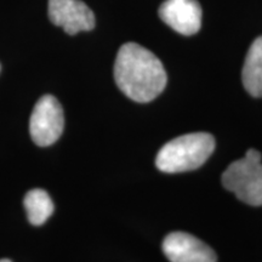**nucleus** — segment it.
<instances>
[{"label": "nucleus", "mask_w": 262, "mask_h": 262, "mask_svg": "<svg viewBox=\"0 0 262 262\" xmlns=\"http://www.w3.org/2000/svg\"><path fill=\"white\" fill-rule=\"evenodd\" d=\"M114 79L124 95L146 103L162 94L168 78L163 63L153 52L136 42H126L118 51Z\"/></svg>", "instance_id": "obj_1"}, {"label": "nucleus", "mask_w": 262, "mask_h": 262, "mask_svg": "<svg viewBox=\"0 0 262 262\" xmlns=\"http://www.w3.org/2000/svg\"><path fill=\"white\" fill-rule=\"evenodd\" d=\"M215 149V139L208 133H193L176 137L162 147L156 165L160 171L175 173L202 166Z\"/></svg>", "instance_id": "obj_2"}, {"label": "nucleus", "mask_w": 262, "mask_h": 262, "mask_svg": "<svg viewBox=\"0 0 262 262\" xmlns=\"http://www.w3.org/2000/svg\"><path fill=\"white\" fill-rule=\"evenodd\" d=\"M64 126L63 110L56 97L44 95L35 103L29 119V133L35 145L50 146L60 139Z\"/></svg>", "instance_id": "obj_3"}, {"label": "nucleus", "mask_w": 262, "mask_h": 262, "mask_svg": "<svg viewBox=\"0 0 262 262\" xmlns=\"http://www.w3.org/2000/svg\"><path fill=\"white\" fill-rule=\"evenodd\" d=\"M49 18L70 35L91 31L95 27V15L81 0H49Z\"/></svg>", "instance_id": "obj_4"}, {"label": "nucleus", "mask_w": 262, "mask_h": 262, "mask_svg": "<svg viewBox=\"0 0 262 262\" xmlns=\"http://www.w3.org/2000/svg\"><path fill=\"white\" fill-rule=\"evenodd\" d=\"M163 251L170 262H216L215 251L185 232H173L163 242Z\"/></svg>", "instance_id": "obj_5"}, {"label": "nucleus", "mask_w": 262, "mask_h": 262, "mask_svg": "<svg viewBox=\"0 0 262 262\" xmlns=\"http://www.w3.org/2000/svg\"><path fill=\"white\" fill-rule=\"evenodd\" d=\"M158 12L166 25L182 35H193L201 29L202 6L196 0H165Z\"/></svg>", "instance_id": "obj_6"}, {"label": "nucleus", "mask_w": 262, "mask_h": 262, "mask_svg": "<svg viewBox=\"0 0 262 262\" xmlns=\"http://www.w3.org/2000/svg\"><path fill=\"white\" fill-rule=\"evenodd\" d=\"M261 153L249 149L244 158L235 160L222 173V185L229 192L237 193L253 180L262 176Z\"/></svg>", "instance_id": "obj_7"}, {"label": "nucleus", "mask_w": 262, "mask_h": 262, "mask_svg": "<svg viewBox=\"0 0 262 262\" xmlns=\"http://www.w3.org/2000/svg\"><path fill=\"white\" fill-rule=\"evenodd\" d=\"M242 79L251 96L262 97V37L254 40L245 57Z\"/></svg>", "instance_id": "obj_8"}, {"label": "nucleus", "mask_w": 262, "mask_h": 262, "mask_svg": "<svg viewBox=\"0 0 262 262\" xmlns=\"http://www.w3.org/2000/svg\"><path fill=\"white\" fill-rule=\"evenodd\" d=\"M28 221L34 226H40L54 212V203L47 191L35 188L29 191L24 199Z\"/></svg>", "instance_id": "obj_9"}, {"label": "nucleus", "mask_w": 262, "mask_h": 262, "mask_svg": "<svg viewBox=\"0 0 262 262\" xmlns=\"http://www.w3.org/2000/svg\"><path fill=\"white\" fill-rule=\"evenodd\" d=\"M235 196L245 204L253 206L262 205V176L255 179L243 188L234 193Z\"/></svg>", "instance_id": "obj_10"}, {"label": "nucleus", "mask_w": 262, "mask_h": 262, "mask_svg": "<svg viewBox=\"0 0 262 262\" xmlns=\"http://www.w3.org/2000/svg\"><path fill=\"white\" fill-rule=\"evenodd\" d=\"M0 262H11L9 260V258H3V260H0Z\"/></svg>", "instance_id": "obj_11"}]
</instances>
